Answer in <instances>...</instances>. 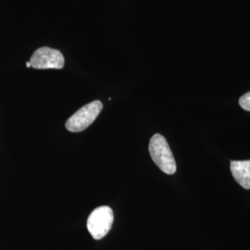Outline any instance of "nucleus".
<instances>
[{"mask_svg":"<svg viewBox=\"0 0 250 250\" xmlns=\"http://www.w3.org/2000/svg\"><path fill=\"white\" fill-rule=\"evenodd\" d=\"M26 67H28V68L31 67V63H30V62H28L26 63Z\"/></svg>","mask_w":250,"mask_h":250,"instance_id":"obj_7","label":"nucleus"},{"mask_svg":"<svg viewBox=\"0 0 250 250\" xmlns=\"http://www.w3.org/2000/svg\"><path fill=\"white\" fill-rule=\"evenodd\" d=\"M148 148L152 160L163 172L167 174L175 173L176 162L169 144L163 135L154 134L150 139Z\"/></svg>","mask_w":250,"mask_h":250,"instance_id":"obj_1","label":"nucleus"},{"mask_svg":"<svg viewBox=\"0 0 250 250\" xmlns=\"http://www.w3.org/2000/svg\"><path fill=\"white\" fill-rule=\"evenodd\" d=\"M31 67L37 70L45 69H62L64 57L61 51L51 47L43 46L38 48L33 54L30 60Z\"/></svg>","mask_w":250,"mask_h":250,"instance_id":"obj_4","label":"nucleus"},{"mask_svg":"<svg viewBox=\"0 0 250 250\" xmlns=\"http://www.w3.org/2000/svg\"><path fill=\"white\" fill-rule=\"evenodd\" d=\"M114 221L112 209L107 206H101L94 209L87 219V229L92 237L100 240L110 231Z\"/></svg>","mask_w":250,"mask_h":250,"instance_id":"obj_3","label":"nucleus"},{"mask_svg":"<svg viewBox=\"0 0 250 250\" xmlns=\"http://www.w3.org/2000/svg\"><path fill=\"white\" fill-rule=\"evenodd\" d=\"M239 104L242 108H244L245 110L250 111V92L242 96L239 99Z\"/></svg>","mask_w":250,"mask_h":250,"instance_id":"obj_6","label":"nucleus"},{"mask_svg":"<svg viewBox=\"0 0 250 250\" xmlns=\"http://www.w3.org/2000/svg\"><path fill=\"white\" fill-rule=\"evenodd\" d=\"M231 171L233 178L241 187L250 189V161H231Z\"/></svg>","mask_w":250,"mask_h":250,"instance_id":"obj_5","label":"nucleus"},{"mask_svg":"<svg viewBox=\"0 0 250 250\" xmlns=\"http://www.w3.org/2000/svg\"><path fill=\"white\" fill-rule=\"evenodd\" d=\"M102 108L103 104L99 100L86 104L68 119L65 124L66 129L72 133H78L85 130L95 122Z\"/></svg>","mask_w":250,"mask_h":250,"instance_id":"obj_2","label":"nucleus"}]
</instances>
